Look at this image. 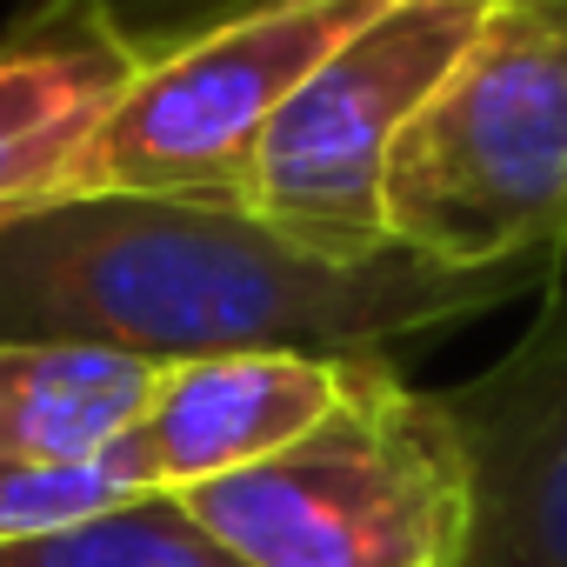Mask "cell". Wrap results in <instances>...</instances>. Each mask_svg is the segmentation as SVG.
<instances>
[{
	"mask_svg": "<svg viewBox=\"0 0 567 567\" xmlns=\"http://www.w3.org/2000/svg\"><path fill=\"white\" fill-rule=\"evenodd\" d=\"M348 381V354H194L161 361V381L127 427L154 494H181L220 474H240L280 447H295Z\"/></svg>",
	"mask_w": 567,
	"mask_h": 567,
	"instance_id": "ba28073f",
	"label": "cell"
},
{
	"mask_svg": "<svg viewBox=\"0 0 567 567\" xmlns=\"http://www.w3.org/2000/svg\"><path fill=\"white\" fill-rule=\"evenodd\" d=\"M388 0H214L194 28L147 34V61L87 147L68 161L61 200H174L240 207L247 167L295 87ZM247 214V207H240Z\"/></svg>",
	"mask_w": 567,
	"mask_h": 567,
	"instance_id": "277c9868",
	"label": "cell"
},
{
	"mask_svg": "<svg viewBox=\"0 0 567 567\" xmlns=\"http://www.w3.org/2000/svg\"><path fill=\"white\" fill-rule=\"evenodd\" d=\"M381 240L434 267L567 260V0H501L381 181Z\"/></svg>",
	"mask_w": 567,
	"mask_h": 567,
	"instance_id": "3957f363",
	"label": "cell"
},
{
	"mask_svg": "<svg viewBox=\"0 0 567 567\" xmlns=\"http://www.w3.org/2000/svg\"><path fill=\"white\" fill-rule=\"evenodd\" d=\"M147 61L114 0H28L0 28V220L34 214Z\"/></svg>",
	"mask_w": 567,
	"mask_h": 567,
	"instance_id": "52a82bcc",
	"label": "cell"
},
{
	"mask_svg": "<svg viewBox=\"0 0 567 567\" xmlns=\"http://www.w3.org/2000/svg\"><path fill=\"white\" fill-rule=\"evenodd\" d=\"M494 8L501 0H388L274 114L247 167L240 207L274 234L334 260L388 254L381 240L388 161Z\"/></svg>",
	"mask_w": 567,
	"mask_h": 567,
	"instance_id": "5b68a950",
	"label": "cell"
},
{
	"mask_svg": "<svg viewBox=\"0 0 567 567\" xmlns=\"http://www.w3.org/2000/svg\"><path fill=\"white\" fill-rule=\"evenodd\" d=\"M147 494H154V481H147L141 454L127 447V434L101 461H74V467H21V461H0V540L61 534V527L121 514V507H134Z\"/></svg>",
	"mask_w": 567,
	"mask_h": 567,
	"instance_id": "8fae6325",
	"label": "cell"
},
{
	"mask_svg": "<svg viewBox=\"0 0 567 567\" xmlns=\"http://www.w3.org/2000/svg\"><path fill=\"white\" fill-rule=\"evenodd\" d=\"M161 361L94 341H0V461H101L147 408Z\"/></svg>",
	"mask_w": 567,
	"mask_h": 567,
	"instance_id": "9c48e42d",
	"label": "cell"
},
{
	"mask_svg": "<svg viewBox=\"0 0 567 567\" xmlns=\"http://www.w3.org/2000/svg\"><path fill=\"white\" fill-rule=\"evenodd\" d=\"M0 567H240L220 554L174 494H147L121 514L61 527V534H28L0 540Z\"/></svg>",
	"mask_w": 567,
	"mask_h": 567,
	"instance_id": "30bf717a",
	"label": "cell"
},
{
	"mask_svg": "<svg viewBox=\"0 0 567 567\" xmlns=\"http://www.w3.org/2000/svg\"><path fill=\"white\" fill-rule=\"evenodd\" d=\"M174 501L240 567H454L467 461L447 394L408 388L388 354H348L341 401L295 447Z\"/></svg>",
	"mask_w": 567,
	"mask_h": 567,
	"instance_id": "7a4b0ae2",
	"label": "cell"
},
{
	"mask_svg": "<svg viewBox=\"0 0 567 567\" xmlns=\"http://www.w3.org/2000/svg\"><path fill=\"white\" fill-rule=\"evenodd\" d=\"M560 267H434L414 254L334 260L240 207L61 200L0 220V341H94L141 361L194 354H388L461 328Z\"/></svg>",
	"mask_w": 567,
	"mask_h": 567,
	"instance_id": "6da1fadb",
	"label": "cell"
},
{
	"mask_svg": "<svg viewBox=\"0 0 567 567\" xmlns=\"http://www.w3.org/2000/svg\"><path fill=\"white\" fill-rule=\"evenodd\" d=\"M447 414L467 461L454 567H567V280L494 368L447 388Z\"/></svg>",
	"mask_w": 567,
	"mask_h": 567,
	"instance_id": "8992f818",
	"label": "cell"
}]
</instances>
